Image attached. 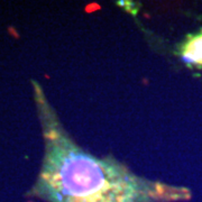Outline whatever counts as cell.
Returning a JSON list of instances; mask_svg holds the SVG:
<instances>
[{
	"mask_svg": "<svg viewBox=\"0 0 202 202\" xmlns=\"http://www.w3.org/2000/svg\"><path fill=\"white\" fill-rule=\"evenodd\" d=\"M42 119L46 153L35 194L48 202H171L188 199L185 188L147 180L113 157H97L66 134L45 99Z\"/></svg>",
	"mask_w": 202,
	"mask_h": 202,
	"instance_id": "6da1fadb",
	"label": "cell"
},
{
	"mask_svg": "<svg viewBox=\"0 0 202 202\" xmlns=\"http://www.w3.org/2000/svg\"><path fill=\"white\" fill-rule=\"evenodd\" d=\"M181 55L185 63L202 68V31L187 38L181 47Z\"/></svg>",
	"mask_w": 202,
	"mask_h": 202,
	"instance_id": "7a4b0ae2",
	"label": "cell"
}]
</instances>
